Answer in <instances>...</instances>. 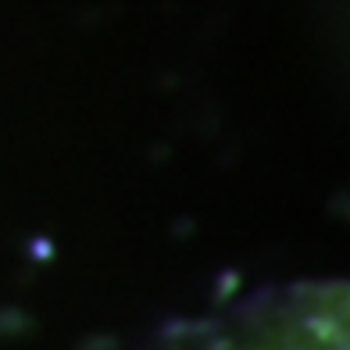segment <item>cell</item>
Returning <instances> with one entry per match:
<instances>
[{"label":"cell","mask_w":350,"mask_h":350,"mask_svg":"<svg viewBox=\"0 0 350 350\" xmlns=\"http://www.w3.org/2000/svg\"><path fill=\"white\" fill-rule=\"evenodd\" d=\"M143 350H347V286L290 282L186 318Z\"/></svg>","instance_id":"obj_1"}]
</instances>
